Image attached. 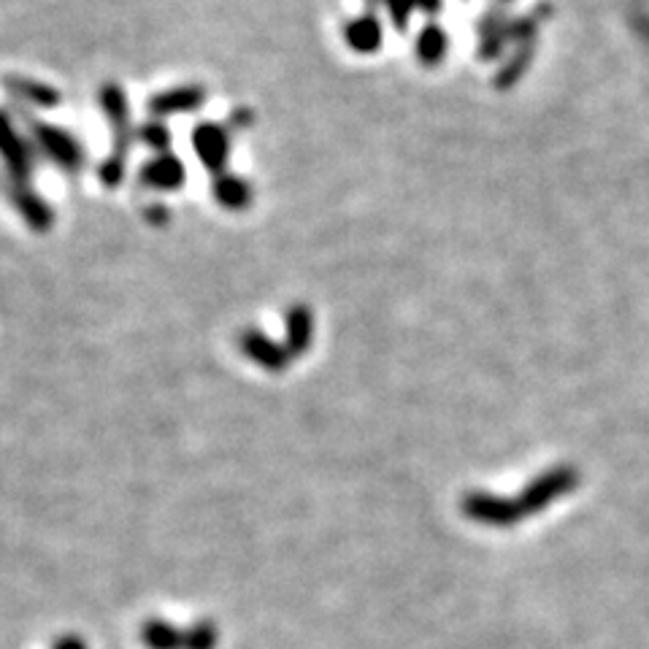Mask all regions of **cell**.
I'll use <instances>...</instances> for the list:
<instances>
[{
    "label": "cell",
    "mask_w": 649,
    "mask_h": 649,
    "mask_svg": "<svg viewBox=\"0 0 649 649\" xmlns=\"http://www.w3.org/2000/svg\"><path fill=\"white\" fill-rule=\"evenodd\" d=\"M0 163L6 168V182L17 184H30L38 163L33 141L19 130L17 117L9 109H0Z\"/></svg>",
    "instance_id": "3957f363"
},
{
    "label": "cell",
    "mask_w": 649,
    "mask_h": 649,
    "mask_svg": "<svg viewBox=\"0 0 649 649\" xmlns=\"http://www.w3.org/2000/svg\"><path fill=\"white\" fill-rule=\"evenodd\" d=\"M211 198L220 203L222 209L244 211L255 201V190H252V184H249L244 176L228 174V171H225V174L214 176V182H211Z\"/></svg>",
    "instance_id": "2e32d148"
},
{
    "label": "cell",
    "mask_w": 649,
    "mask_h": 649,
    "mask_svg": "<svg viewBox=\"0 0 649 649\" xmlns=\"http://www.w3.org/2000/svg\"><path fill=\"white\" fill-rule=\"evenodd\" d=\"M138 639L147 649H217L220 647V628L217 622L201 620L195 625H171L165 620H144Z\"/></svg>",
    "instance_id": "7a4b0ae2"
},
{
    "label": "cell",
    "mask_w": 649,
    "mask_h": 649,
    "mask_svg": "<svg viewBox=\"0 0 649 649\" xmlns=\"http://www.w3.org/2000/svg\"><path fill=\"white\" fill-rule=\"evenodd\" d=\"M414 3H417V11H422L430 19L441 14V9H444V0H414Z\"/></svg>",
    "instance_id": "484cf974"
},
{
    "label": "cell",
    "mask_w": 649,
    "mask_h": 649,
    "mask_svg": "<svg viewBox=\"0 0 649 649\" xmlns=\"http://www.w3.org/2000/svg\"><path fill=\"white\" fill-rule=\"evenodd\" d=\"M582 482V476L574 466H555L531 479L520 495H514L525 517H531L536 512H544L549 503H555L563 495L574 493Z\"/></svg>",
    "instance_id": "277c9868"
},
{
    "label": "cell",
    "mask_w": 649,
    "mask_h": 649,
    "mask_svg": "<svg viewBox=\"0 0 649 649\" xmlns=\"http://www.w3.org/2000/svg\"><path fill=\"white\" fill-rule=\"evenodd\" d=\"M144 220L152 225V228H165L171 222V209L165 203H149L144 209Z\"/></svg>",
    "instance_id": "cb8c5ba5"
},
{
    "label": "cell",
    "mask_w": 649,
    "mask_h": 649,
    "mask_svg": "<svg viewBox=\"0 0 649 649\" xmlns=\"http://www.w3.org/2000/svg\"><path fill=\"white\" fill-rule=\"evenodd\" d=\"M19 114V119L25 122L28 136L36 147L38 157H44L46 163L57 165L65 176H79L87 165V152H84L82 141L71 133V130L36 119L28 111H22L19 106H14Z\"/></svg>",
    "instance_id": "6da1fadb"
},
{
    "label": "cell",
    "mask_w": 649,
    "mask_h": 649,
    "mask_svg": "<svg viewBox=\"0 0 649 649\" xmlns=\"http://www.w3.org/2000/svg\"><path fill=\"white\" fill-rule=\"evenodd\" d=\"M3 195H6V201L17 209V214L30 230H36V233L52 230V225H55V209H52V203L46 201V198H41L30 184L6 182L3 184Z\"/></svg>",
    "instance_id": "ba28073f"
},
{
    "label": "cell",
    "mask_w": 649,
    "mask_h": 649,
    "mask_svg": "<svg viewBox=\"0 0 649 649\" xmlns=\"http://www.w3.org/2000/svg\"><path fill=\"white\" fill-rule=\"evenodd\" d=\"M136 136L144 147H149L157 155H165L171 149V130H168L163 119H149L144 125H138Z\"/></svg>",
    "instance_id": "ffe728a7"
},
{
    "label": "cell",
    "mask_w": 649,
    "mask_h": 649,
    "mask_svg": "<svg viewBox=\"0 0 649 649\" xmlns=\"http://www.w3.org/2000/svg\"><path fill=\"white\" fill-rule=\"evenodd\" d=\"M98 103H101L103 117L109 119L111 133L114 136H130L136 133L133 122H130V103L125 90L117 82H103L98 90Z\"/></svg>",
    "instance_id": "9a60e30c"
},
{
    "label": "cell",
    "mask_w": 649,
    "mask_h": 649,
    "mask_svg": "<svg viewBox=\"0 0 649 649\" xmlns=\"http://www.w3.org/2000/svg\"><path fill=\"white\" fill-rule=\"evenodd\" d=\"M192 149L211 176L225 174L230 160V130L220 122L203 119L192 128Z\"/></svg>",
    "instance_id": "8992f818"
},
{
    "label": "cell",
    "mask_w": 649,
    "mask_h": 649,
    "mask_svg": "<svg viewBox=\"0 0 649 649\" xmlns=\"http://www.w3.org/2000/svg\"><path fill=\"white\" fill-rule=\"evenodd\" d=\"M344 41L357 55H374L382 49L384 28L376 11H363L344 25Z\"/></svg>",
    "instance_id": "4fadbf2b"
},
{
    "label": "cell",
    "mask_w": 649,
    "mask_h": 649,
    "mask_svg": "<svg viewBox=\"0 0 649 649\" xmlns=\"http://www.w3.org/2000/svg\"><path fill=\"white\" fill-rule=\"evenodd\" d=\"M509 3H514V0H493V6H495V9H506V6H509Z\"/></svg>",
    "instance_id": "83f0119b"
},
{
    "label": "cell",
    "mask_w": 649,
    "mask_h": 649,
    "mask_svg": "<svg viewBox=\"0 0 649 649\" xmlns=\"http://www.w3.org/2000/svg\"><path fill=\"white\" fill-rule=\"evenodd\" d=\"M206 103V87L201 84H179V87H168V90L155 92L149 98L147 109L152 111V117H182V114H195L203 109Z\"/></svg>",
    "instance_id": "30bf717a"
},
{
    "label": "cell",
    "mask_w": 649,
    "mask_h": 649,
    "mask_svg": "<svg viewBox=\"0 0 649 649\" xmlns=\"http://www.w3.org/2000/svg\"><path fill=\"white\" fill-rule=\"evenodd\" d=\"M533 57H536V44L514 46L512 57H506V63L495 71L493 76L495 90H512L514 84L520 82L522 76L531 71Z\"/></svg>",
    "instance_id": "ac0fdd59"
},
{
    "label": "cell",
    "mask_w": 649,
    "mask_h": 649,
    "mask_svg": "<svg viewBox=\"0 0 649 649\" xmlns=\"http://www.w3.org/2000/svg\"><path fill=\"white\" fill-rule=\"evenodd\" d=\"M238 349L255 366L266 368L268 374H284L290 368V363H293V355H290V349L284 347L282 341L271 339L268 333L257 328H247L238 333Z\"/></svg>",
    "instance_id": "52a82bcc"
},
{
    "label": "cell",
    "mask_w": 649,
    "mask_h": 649,
    "mask_svg": "<svg viewBox=\"0 0 649 649\" xmlns=\"http://www.w3.org/2000/svg\"><path fill=\"white\" fill-rule=\"evenodd\" d=\"M382 6L390 14V22L398 33H406L409 30V19H412V11H417V3L414 0H382Z\"/></svg>",
    "instance_id": "7402d4cb"
},
{
    "label": "cell",
    "mask_w": 649,
    "mask_h": 649,
    "mask_svg": "<svg viewBox=\"0 0 649 649\" xmlns=\"http://www.w3.org/2000/svg\"><path fill=\"white\" fill-rule=\"evenodd\" d=\"M382 6V0H366V11H376Z\"/></svg>",
    "instance_id": "4316f807"
},
{
    "label": "cell",
    "mask_w": 649,
    "mask_h": 649,
    "mask_svg": "<svg viewBox=\"0 0 649 649\" xmlns=\"http://www.w3.org/2000/svg\"><path fill=\"white\" fill-rule=\"evenodd\" d=\"M314 341V311L306 303H293L284 314V347L293 357H303Z\"/></svg>",
    "instance_id": "5bb4252c"
},
{
    "label": "cell",
    "mask_w": 649,
    "mask_h": 649,
    "mask_svg": "<svg viewBox=\"0 0 649 649\" xmlns=\"http://www.w3.org/2000/svg\"><path fill=\"white\" fill-rule=\"evenodd\" d=\"M252 125H255V114H252V109H247V106L230 111L228 122H225V128H228L230 133H244V130H249Z\"/></svg>",
    "instance_id": "603a6c76"
},
{
    "label": "cell",
    "mask_w": 649,
    "mask_h": 649,
    "mask_svg": "<svg viewBox=\"0 0 649 649\" xmlns=\"http://www.w3.org/2000/svg\"><path fill=\"white\" fill-rule=\"evenodd\" d=\"M3 90L9 92L11 101L17 103L19 109L22 106H33V109H57L63 95L57 87L46 82H38V79H30V76H6L3 79Z\"/></svg>",
    "instance_id": "7c38bea8"
},
{
    "label": "cell",
    "mask_w": 649,
    "mask_h": 649,
    "mask_svg": "<svg viewBox=\"0 0 649 649\" xmlns=\"http://www.w3.org/2000/svg\"><path fill=\"white\" fill-rule=\"evenodd\" d=\"M138 179L149 190L176 192L182 190L184 182H187V168H184L182 157H176L174 152H165V155L149 157L147 163L141 165Z\"/></svg>",
    "instance_id": "8fae6325"
},
{
    "label": "cell",
    "mask_w": 649,
    "mask_h": 649,
    "mask_svg": "<svg viewBox=\"0 0 649 649\" xmlns=\"http://www.w3.org/2000/svg\"><path fill=\"white\" fill-rule=\"evenodd\" d=\"M52 649H90L87 647V641L82 639V636H76V633H68V636H63V639L55 641V647Z\"/></svg>",
    "instance_id": "d4e9b609"
},
{
    "label": "cell",
    "mask_w": 649,
    "mask_h": 649,
    "mask_svg": "<svg viewBox=\"0 0 649 649\" xmlns=\"http://www.w3.org/2000/svg\"><path fill=\"white\" fill-rule=\"evenodd\" d=\"M460 509L468 520L490 525V528H512V525L525 520L517 498H503V495L482 493V490H471V493L463 495Z\"/></svg>",
    "instance_id": "5b68a950"
},
{
    "label": "cell",
    "mask_w": 649,
    "mask_h": 649,
    "mask_svg": "<svg viewBox=\"0 0 649 649\" xmlns=\"http://www.w3.org/2000/svg\"><path fill=\"white\" fill-rule=\"evenodd\" d=\"M552 11H555V6H552L549 0H541L539 6H533L528 14H522V17L512 19V22H509V36H512V44L514 46L536 44V36H539L541 25H544V22L552 17Z\"/></svg>",
    "instance_id": "d6986e66"
},
{
    "label": "cell",
    "mask_w": 649,
    "mask_h": 649,
    "mask_svg": "<svg viewBox=\"0 0 649 649\" xmlns=\"http://www.w3.org/2000/svg\"><path fill=\"white\" fill-rule=\"evenodd\" d=\"M509 22L512 19L506 17V9H490L482 14V17L476 19V36H479V46H476V57L482 60V63H495V60H501L503 52H506V46L512 44V36H509Z\"/></svg>",
    "instance_id": "9c48e42d"
},
{
    "label": "cell",
    "mask_w": 649,
    "mask_h": 649,
    "mask_svg": "<svg viewBox=\"0 0 649 649\" xmlns=\"http://www.w3.org/2000/svg\"><path fill=\"white\" fill-rule=\"evenodd\" d=\"M447 52H449L447 30L441 28V25H436V22H428V25L420 30L417 44H414V55H417V60H420L425 68H436V65L444 63Z\"/></svg>",
    "instance_id": "e0dca14e"
},
{
    "label": "cell",
    "mask_w": 649,
    "mask_h": 649,
    "mask_svg": "<svg viewBox=\"0 0 649 649\" xmlns=\"http://www.w3.org/2000/svg\"><path fill=\"white\" fill-rule=\"evenodd\" d=\"M125 160H128V157L109 155L98 165V179H101L103 187L114 190V187H119V184L125 182V174H128V163H125Z\"/></svg>",
    "instance_id": "44dd1931"
}]
</instances>
